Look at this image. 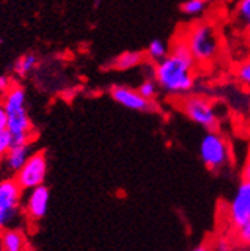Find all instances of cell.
I'll return each instance as SVG.
<instances>
[{"mask_svg":"<svg viewBox=\"0 0 250 251\" xmlns=\"http://www.w3.org/2000/svg\"><path fill=\"white\" fill-rule=\"evenodd\" d=\"M196 66L187 42L183 35L175 36L171 44L169 54L154 63L153 78L158 82L161 91L172 98H183L195 90Z\"/></svg>","mask_w":250,"mask_h":251,"instance_id":"1","label":"cell"},{"mask_svg":"<svg viewBox=\"0 0 250 251\" xmlns=\"http://www.w3.org/2000/svg\"><path fill=\"white\" fill-rule=\"evenodd\" d=\"M2 105L8 115V130L12 135L14 145L30 144L33 138V124L26 106V88L20 84H12L3 94Z\"/></svg>","mask_w":250,"mask_h":251,"instance_id":"2","label":"cell"},{"mask_svg":"<svg viewBox=\"0 0 250 251\" xmlns=\"http://www.w3.org/2000/svg\"><path fill=\"white\" fill-rule=\"evenodd\" d=\"M187 47H189L198 65L213 63L221 54L222 44L217 27L210 21H196L187 27L183 33Z\"/></svg>","mask_w":250,"mask_h":251,"instance_id":"3","label":"cell"},{"mask_svg":"<svg viewBox=\"0 0 250 251\" xmlns=\"http://www.w3.org/2000/svg\"><path fill=\"white\" fill-rule=\"evenodd\" d=\"M199 157L210 171L226 168L232 160L229 141L219 130H207L199 142Z\"/></svg>","mask_w":250,"mask_h":251,"instance_id":"4","label":"cell"},{"mask_svg":"<svg viewBox=\"0 0 250 251\" xmlns=\"http://www.w3.org/2000/svg\"><path fill=\"white\" fill-rule=\"evenodd\" d=\"M180 111L205 130H217L219 127V115L214 109L213 102L205 98L204 94L189 93L180 98L178 102Z\"/></svg>","mask_w":250,"mask_h":251,"instance_id":"5","label":"cell"},{"mask_svg":"<svg viewBox=\"0 0 250 251\" xmlns=\"http://www.w3.org/2000/svg\"><path fill=\"white\" fill-rule=\"evenodd\" d=\"M23 188L15 178L0 181V230L12 227L21 214Z\"/></svg>","mask_w":250,"mask_h":251,"instance_id":"6","label":"cell"},{"mask_svg":"<svg viewBox=\"0 0 250 251\" xmlns=\"http://www.w3.org/2000/svg\"><path fill=\"white\" fill-rule=\"evenodd\" d=\"M48 172V160L44 151L33 152L28 157L24 166L15 174V179L23 190H32L44 184Z\"/></svg>","mask_w":250,"mask_h":251,"instance_id":"7","label":"cell"},{"mask_svg":"<svg viewBox=\"0 0 250 251\" xmlns=\"http://www.w3.org/2000/svg\"><path fill=\"white\" fill-rule=\"evenodd\" d=\"M110 94L115 103L135 112H156L159 109L156 100L145 99L138 91V88H132L128 85H114L110 90Z\"/></svg>","mask_w":250,"mask_h":251,"instance_id":"8","label":"cell"},{"mask_svg":"<svg viewBox=\"0 0 250 251\" xmlns=\"http://www.w3.org/2000/svg\"><path fill=\"white\" fill-rule=\"evenodd\" d=\"M228 218L234 227L250 220V179H243L228 205Z\"/></svg>","mask_w":250,"mask_h":251,"instance_id":"9","label":"cell"},{"mask_svg":"<svg viewBox=\"0 0 250 251\" xmlns=\"http://www.w3.org/2000/svg\"><path fill=\"white\" fill-rule=\"evenodd\" d=\"M48 205H50V190H48V187H45L42 184V185L35 187L30 190L24 209H26L28 218L41 220L45 217V214L48 211Z\"/></svg>","mask_w":250,"mask_h":251,"instance_id":"10","label":"cell"},{"mask_svg":"<svg viewBox=\"0 0 250 251\" xmlns=\"http://www.w3.org/2000/svg\"><path fill=\"white\" fill-rule=\"evenodd\" d=\"M30 155H32V152H30V144H15V145H12L11 150L5 155L6 169L17 174L24 166V163L27 162V159Z\"/></svg>","mask_w":250,"mask_h":251,"instance_id":"11","label":"cell"},{"mask_svg":"<svg viewBox=\"0 0 250 251\" xmlns=\"http://www.w3.org/2000/svg\"><path fill=\"white\" fill-rule=\"evenodd\" d=\"M145 60V52L142 51H124L112 58L110 66L115 71H131L141 66Z\"/></svg>","mask_w":250,"mask_h":251,"instance_id":"12","label":"cell"},{"mask_svg":"<svg viewBox=\"0 0 250 251\" xmlns=\"http://www.w3.org/2000/svg\"><path fill=\"white\" fill-rule=\"evenodd\" d=\"M0 244H2L5 251H27L28 250L23 232L14 227L0 230Z\"/></svg>","mask_w":250,"mask_h":251,"instance_id":"13","label":"cell"},{"mask_svg":"<svg viewBox=\"0 0 250 251\" xmlns=\"http://www.w3.org/2000/svg\"><path fill=\"white\" fill-rule=\"evenodd\" d=\"M234 20L243 31L250 35V0H237L234 6Z\"/></svg>","mask_w":250,"mask_h":251,"instance_id":"14","label":"cell"},{"mask_svg":"<svg viewBox=\"0 0 250 251\" xmlns=\"http://www.w3.org/2000/svg\"><path fill=\"white\" fill-rule=\"evenodd\" d=\"M169 51H171V45H168L162 39H154L147 45L144 52H145V58L154 65V63L164 60L169 54Z\"/></svg>","mask_w":250,"mask_h":251,"instance_id":"15","label":"cell"},{"mask_svg":"<svg viewBox=\"0 0 250 251\" xmlns=\"http://www.w3.org/2000/svg\"><path fill=\"white\" fill-rule=\"evenodd\" d=\"M38 65V57L33 52H27L23 54L21 57L17 58V61L14 63V74L18 76H27L30 72H32Z\"/></svg>","mask_w":250,"mask_h":251,"instance_id":"16","label":"cell"},{"mask_svg":"<svg viewBox=\"0 0 250 251\" xmlns=\"http://www.w3.org/2000/svg\"><path fill=\"white\" fill-rule=\"evenodd\" d=\"M208 3L204 0H184L180 9L187 17H202L207 12Z\"/></svg>","mask_w":250,"mask_h":251,"instance_id":"17","label":"cell"},{"mask_svg":"<svg viewBox=\"0 0 250 251\" xmlns=\"http://www.w3.org/2000/svg\"><path fill=\"white\" fill-rule=\"evenodd\" d=\"M234 76L243 87L250 90V57L240 61L234 68Z\"/></svg>","mask_w":250,"mask_h":251,"instance_id":"18","label":"cell"},{"mask_svg":"<svg viewBox=\"0 0 250 251\" xmlns=\"http://www.w3.org/2000/svg\"><path fill=\"white\" fill-rule=\"evenodd\" d=\"M138 91L142 94V96H144L145 99H148V100H156V98H158V94H159L161 88H159L158 82H156V79H154L153 76H150V78H145V79L139 84Z\"/></svg>","mask_w":250,"mask_h":251,"instance_id":"19","label":"cell"},{"mask_svg":"<svg viewBox=\"0 0 250 251\" xmlns=\"http://www.w3.org/2000/svg\"><path fill=\"white\" fill-rule=\"evenodd\" d=\"M237 230V239L241 245L250 247V220L241 223L240 226L235 227Z\"/></svg>","mask_w":250,"mask_h":251,"instance_id":"20","label":"cell"},{"mask_svg":"<svg viewBox=\"0 0 250 251\" xmlns=\"http://www.w3.org/2000/svg\"><path fill=\"white\" fill-rule=\"evenodd\" d=\"M14 145V139L11 132L6 129L5 132L0 133V157H5L6 152L11 150V147Z\"/></svg>","mask_w":250,"mask_h":251,"instance_id":"21","label":"cell"},{"mask_svg":"<svg viewBox=\"0 0 250 251\" xmlns=\"http://www.w3.org/2000/svg\"><path fill=\"white\" fill-rule=\"evenodd\" d=\"M232 247H231V242L225 238H221L214 242V247H213V251H231Z\"/></svg>","mask_w":250,"mask_h":251,"instance_id":"22","label":"cell"},{"mask_svg":"<svg viewBox=\"0 0 250 251\" xmlns=\"http://www.w3.org/2000/svg\"><path fill=\"white\" fill-rule=\"evenodd\" d=\"M12 79L8 76V75H0V94H2V96H3V94L12 87Z\"/></svg>","mask_w":250,"mask_h":251,"instance_id":"23","label":"cell"},{"mask_svg":"<svg viewBox=\"0 0 250 251\" xmlns=\"http://www.w3.org/2000/svg\"><path fill=\"white\" fill-rule=\"evenodd\" d=\"M6 129H8V115L2 102H0V133L5 132Z\"/></svg>","mask_w":250,"mask_h":251,"instance_id":"24","label":"cell"},{"mask_svg":"<svg viewBox=\"0 0 250 251\" xmlns=\"http://www.w3.org/2000/svg\"><path fill=\"white\" fill-rule=\"evenodd\" d=\"M243 179H250V148H249L246 162H244V166H243Z\"/></svg>","mask_w":250,"mask_h":251,"instance_id":"25","label":"cell"},{"mask_svg":"<svg viewBox=\"0 0 250 251\" xmlns=\"http://www.w3.org/2000/svg\"><path fill=\"white\" fill-rule=\"evenodd\" d=\"M192 251H211L207 245H199V247H196V248H194Z\"/></svg>","mask_w":250,"mask_h":251,"instance_id":"26","label":"cell"},{"mask_svg":"<svg viewBox=\"0 0 250 251\" xmlns=\"http://www.w3.org/2000/svg\"><path fill=\"white\" fill-rule=\"evenodd\" d=\"M204 2H207L210 5V3H216V2H225V0H204Z\"/></svg>","mask_w":250,"mask_h":251,"instance_id":"27","label":"cell"},{"mask_svg":"<svg viewBox=\"0 0 250 251\" xmlns=\"http://www.w3.org/2000/svg\"><path fill=\"white\" fill-rule=\"evenodd\" d=\"M0 251H5V250H3V247H2V244H0Z\"/></svg>","mask_w":250,"mask_h":251,"instance_id":"28","label":"cell"},{"mask_svg":"<svg viewBox=\"0 0 250 251\" xmlns=\"http://www.w3.org/2000/svg\"><path fill=\"white\" fill-rule=\"evenodd\" d=\"M2 44H3V39H2V38H0V45H2Z\"/></svg>","mask_w":250,"mask_h":251,"instance_id":"29","label":"cell"},{"mask_svg":"<svg viewBox=\"0 0 250 251\" xmlns=\"http://www.w3.org/2000/svg\"><path fill=\"white\" fill-rule=\"evenodd\" d=\"M27 251H33V250H30V248H28V250H27Z\"/></svg>","mask_w":250,"mask_h":251,"instance_id":"30","label":"cell"}]
</instances>
